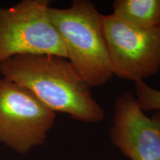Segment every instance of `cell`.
Here are the masks:
<instances>
[{
	"label": "cell",
	"instance_id": "6da1fadb",
	"mask_svg": "<svg viewBox=\"0 0 160 160\" xmlns=\"http://www.w3.org/2000/svg\"><path fill=\"white\" fill-rule=\"evenodd\" d=\"M3 78L23 86L53 112L101 122L105 112L71 62L53 55H18L0 62Z\"/></svg>",
	"mask_w": 160,
	"mask_h": 160
},
{
	"label": "cell",
	"instance_id": "7a4b0ae2",
	"mask_svg": "<svg viewBox=\"0 0 160 160\" xmlns=\"http://www.w3.org/2000/svg\"><path fill=\"white\" fill-rule=\"evenodd\" d=\"M51 22L61 36L68 60L91 87H99L113 76L102 30V14L88 0H74L68 8L50 7Z\"/></svg>",
	"mask_w": 160,
	"mask_h": 160
},
{
	"label": "cell",
	"instance_id": "3957f363",
	"mask_svg": "<svg viewBox=\"0 0 160 160\" xmlns=\"http://www.w3.org/2000/svg\"><path fill=\"white\" fill-rule=\"evenodd\" d=\"M51 1L22 0L0 7V62L18 55H53L68 59L61 36L48 15Z\"/></svg>",
	"mask_w": 160,
	"mask_h": 160
},
{
	"label": "cell",
	"instance_id": "277c9868",
	"mask_svg": "<svg viewBox=\"0 0 160 160\" xmlns=\"http://www.w3.org/2000/svg\"><path fill=\"white\" fill-rule=\"evenodd\" d=\"M56 113L26 88L0 79V142L26 153L45 142Z\"/></svg>",
	"mask_w": 160,
	"mask_h": 160
},
{
	"label": "cell",
	"instance_id": "5b68a950",
	"mask_svg": "<svg viewBox=\"0 0 160 160\" xmlns=\"http://www.w3.org/2000/svg\"><path fill=\"white\" fill-rule=\"evenodd\" d=\"M102 30L113 75L135 82L160 69V26L142 28L102 15Z\"/></svg>",
	"mask_w": 160,
	"mask_h": 160
},
{
	"label": "cell",
	"instance_id": "8992f818",
	"mask_svg": "<svg viewBox=\"0 0 160 160\" xmlns=\"http://www.w3.org/2000/svg\"><path fill=\"white\" fill-rule=\"evenodd\" d=\"M110 137L131 160H160V111L148 117L135 96L125 92L115 101Z\"/></svg>",
	"mask_w": 160,
	"mask_h": 160
},
{
	"label": "cell",
	"instance_id": "52a82bcc",
	"mask_svg": "<svg viewBox=\"0 0 160 160\" xmlns=\"http://www.w3.org/2000/svg\"><path fill=\"white\" fill-rule=\"evenodd\" d=\"M113 9L112 14L135 27L160 26V0H116Z\"/></svg>",
	"mask_w": 160,
	"mask_h": 160
},
{
	"label": "cell",
	"instance_id": "ba28073f",
	"mask_svg": "<svg viewBox=\"0 0 160 160\" xmlns=\"http://www.w3.org/2000/svg\"><path fill=\"white\" fill-rule=\"evenodd\" d=\"M136 98L143 111H160V90L153 88L144 81L135 82Z\"/></svg>",
	"mask_w": 160,
	"mask_h": 160
}]
</instances>
